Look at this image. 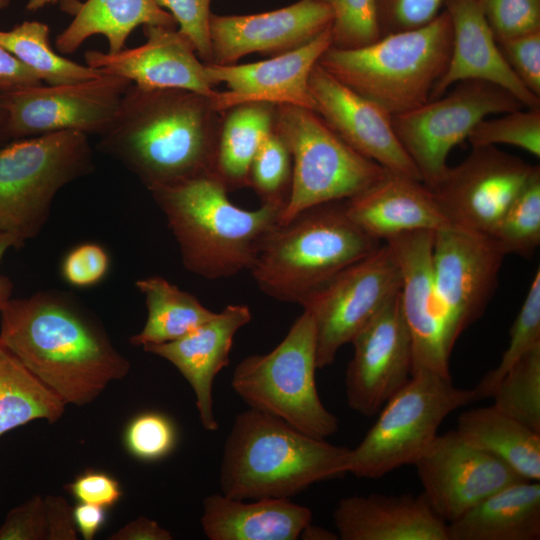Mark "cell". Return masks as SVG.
I'll list each match as a JSON object with an SVG mask.
<instances>
[{"label":"cell","mask_w":540,"mask_h":540,"mask_svg":"<svg viewBox=\"0 0 540 540\" xmlns=\"http://www.w3.org/2000/svg\"><path fill=\"white\" fill-rule=\"evenodd\" d=\"M333 518L342 540H449L448 524L422 493L344 497Z\"/></svg>","instance_id":"484cf974"},{"label":"cell","mask_w":540,"mask_h":540,"mask_svg":"<svg viewBox=\"0 0 540 540\" xmlns=\"http://www.w3.org/2000/svg\"><path fill=\"white\" fill-rule=\"evenodd\" d=\"M332 46L331 26L305 45L272 56L268 60L241 65L206 64L207 73L216 86L225 83L227 90L211 98L221 113L247 102L288 104L314 110L309 77L322 54Z\"/></svg>","instance_id":"44dd1931"},{"label":"cell","mask_w":540,"mask_h":540,"mask_svg":"<svg viewBox=\"0 0 540 540\" xmlns=\"http://www.w3.org/2000/svg\"><path fill=\"white\" fill-rule=\"evenodd\" d=\"M0 314L1 342L66 405L93 402L130 370L99 322L65 293L10 299Z\"/></svg>","instance_id":"6da1fadb"},{"label":"cell","mask_w":540,"mask_h":540,"mask_svg":"<svg viewBox=\"0 0 540 540\" xmlns=\"http://www.w3.org/2000/svg\"><path fill=\"white\" fill-rule=\"evenodd\" d=\"M299 538L303 540H336L339 539V536L328 529L312 525L310 522L304 527Z\"/></svg>","instance_id":"11a10c76"},{"label":"cell","mask_w":540,"mask_h":540,"mask_svg":"<svg viewBox=\"0 0 540 540\" xmlns=\"http://www.w3.org/2000/svg\"><path fill=\"white\" fill-rule=\"evenodd\" d=\"M58 0H30L26 6L29 11H35L44 7L47 4H54Z\"/></svg>","instance_id":"6f0895ef"},{"label":"cell","mask_w":540,"mask_h":540,"mask_svg":"<svg viewBox=\"0 0 540 540\" xmlns=\"http://www.w3.org/2000/svg\"><path fill=\"white\" fill-rule=\"evenodd\" d=\"M525 108L506 89L482 80L456 83L445 97L431 99L391 116L395 134L420 173L433 187L448 169L452 148L467 139L472 128L490 114Z\"/></svg>","instance_id":"8fae6325"},{"label":"cell","mask_w":540,"mask_h":540,"mask_svg":"<svg viewBox=\"0 0 540 540\" xmlns=\"http://www.w3.org/2000/svg\"><path fill=\"white\" fill-rule=\"evenodd\" d=\"M135 286L144 296L147 318L142 330L130 337L134 346L177 340L216 313L203 306L197 297L161 276L141 278Z\"/></svg>","instance_id":"1f68e13d"},{"label":"cell","mask_w":540,"mask_h":540,"mask_svg":"<svg viewBox=\"0 0 540 540\" xmlns=\"http://www.w3.org/2000/svg\"><path fill=\"white\" fill-rule=\"evenodd\" d=\"M171 533L155 520L138 517L109 537L110 540H171Z\"/></svg>","instance_id":"816d5d0a"},{"label":"cell","mask_w":540,"mask_h":540,"mask_svg":"<svg viewBox=\"0 0 540 540\" xmlns=\"http://www.w3.org/2000/svg\"><path fill=\"white\" fill-rule=\"evenodd\" d=\"M496 42L540 30V0H477Z\"/></svg>","instance_id":"b9f144b4"},{"label":"cell","mask_w":540,"mask_h":540,"mask_svg":"<svg viewBox=\"0 0 540 540\" xmlns=\"http://www.w3.org/2000/svg\"><path fill=\"white\" fill-rule=\"evenodd\" d=\"M276 104L247 102L221 112L215 175L228 191L248 187L251 163L274 126Z\"/></svg>","instance_id":"4dcf8cb0"},{"label":"cell","mask_w":540,"mask_h":540,"mask_svg":"<svg viewBox=\"0 0 540 540\" xmlns=\"http://www.w3.org/2000/svg\"><path fill=\"white\" fill-rule=\"evenodd\" d=\"M94 170L88 135L59 131L0 148V234L22 248L45 226L56 194Z\"/></svg>","instance_id":"52a82bcc"},{"label":"cell","mask_w":540,"mask_h":540,"mask_svg":"<svg viewBox=\"0 0 540 540\" xmlns=\"http://www.w3.org/2000/svg\"><path fill=\"white\" fill-rule=\"evenodd\" d=\"M432 510L451 523L494 492L520 480L508 465L456 430L437 434L413 464Z\"/></svg>","instance_id":"2e32d148"},{"label":"cell","mask_w":540,"mask_h":540,"mask_svg":"<svg viewBox=\"0 0 540 540\" xmlns=\"http://www.w3.org/2000/svg\"><path fill=\"white\" fill-rule=\"evenodd\" d=\"M13 239L7 234H0V264L5 253L9 248H13ZM13 284L11 280L0 274V312L11 299Z\"/></svg>","instance_id":"db71d44e"},{"label":"cell","mask_w":540,"mask_h":540,"mask_svg":"<svg viewBox=\"0 0 540 540\" xmlns=\"http://www.w3.org/2000/svg\"><path fill=\"white\" fill-rule=\"evenodd\" d=\"M456 432L471 445L498 458L521 478L540 480V433L493 405L463 412Z\"/></svg>","instance_id":"f546056e"},{"label":"cell","mask_w":540,"mask_h":540,"mask_svg":"<svg viewBox=\"0 0 540 540\" xmlns=\"http://www.w3.org/2000/svg\"><path fill=\"white\" fill-rule=\"evenodd\" d=\"M74 15L55 39L62 54L74 53L86 39L98 34L107 39L108 53H117L140 25L177 27L173 16L155 0H86L75 7Z\"/></svg>","instance_id":"f1b7e54d"},{"label":"cell","mask_w":540,"mask_h":540,"mask_svg":"<svg viewBox=\"0 0 540 540\" xmlns=\"http://www.w3.org/2000/svg\"><path fill=\"white\" fill-rule=\"evenodd\" d=\"M292 183V159L283 139L273 130L259 147L250 167L249 185L261 204L285 207Z\"/></svg>","instance_id":"74e56055"},{"label":"cell","mask_w":540,"mask_h":540,"mask_svg":"<svg viewBox=\"0 0 540 540\" xmlns=\"http://www.w3.org/2000/svg\"><path fill=\"white\" fill-rule=\"evenodd\" d=\"M351 344L354 353L345 372L347 403L372 417L412 375V340L399 293Z\"/></svg>","instance_id":"ac0fdd59"},{"label":"cell","mask_w":540,"mask_h":540,"mask_svg":"<svg viewBox=\"0 0 540 540\" xmlns=\"http://www.w3.org/2000/svg\"><path fill=\"white\" fill-rule=\"evenodd\" d=\"M350 449L312 437L249 408L224 443L221 493L232 498H290L314 483L348 473Z\"/></svg>","instance_id":"277c9868"},{"label":"cell","mask_w":540,"mask_h":540,"mask_svg":"<svg viewBox=\"0 0 540 540\" xmlns=\"http://www.w3.org/2000/svg\"><path fill=\"white\" fill-rule=\"evenodd\" d=\"M446 0H375L381 36L422 27L434 20Z\"/></svg>","instance_id":"ee69618b"},{"label":"cell","mask_w":540,"mask_h":540,"mask_svg":"<svg viewBox=\"0 0 540 540\" xmlns=\"http://www.w3.org/2000/svg\"><path fill=\"white\" fill-rule=\"evenodd\" d=\"M220 123L221 113L208 96L131 83L97 148L150 191L215 174Z\"/></svg>","instance_id":"7a4b0ae2"},{"label":"cell","mask_w":540,"mask_h":540,"mask_svg":"<svg viewBox=\"0 0 540 540\" xmlns=\"http://www.w3.org/2000/svg\"><path fill=\"white\" fill-rule=\"evenodd\" d=\"M177 431L172 420L159 412H144L133 417L125 427L123 442L133 457L157 461L172 452Z\"/></svg>","instance_id":"60d3db41"},{"label":"cell","mask_w":540,"mask_h":540,"mask_svg":"<svg viewBox=\"0 0 540 540\" xmlns=\"http://www.w3.org/2000/svg\"><path fill=\"white\" fill-rule=\"evenodd\" d=\"M505 61L533 94L540 97V30L497 42Z\"/></svg>","instance_id":"bcb514c9"},{"label":"cell","mask_w":540,"mask_h":540,"mask_svg":"<svg viewBox=\"0 0 540 540\" xmlns=\"http://www.w3.org/2000/svg\"><path fill=\"white\" fill-rule=\"evenodd\" d=\"M471 147L499 144L521 148L540 156V108L518 109L494 119H483L470 131Z\"/></svg>","instance_id":"f35d334b"},{"label":"cell","mask_w":540,"mask_h":540,"mask_svg":"<svg viewBox=\"0 0 540 540\" xmlns=\"http://www.w3.org/2000/svg\"><path fill=\"white\" fill-rule=\"evenodd\" d=\"M144 44L117 53L87 50L86 65L145 89H184L212 98L217 91L190 40L174 27L145 25Z\"/></svg>","instance_id":"7402d4cb"},{"label":"cell","mask_w":540,"mask_h":540,"mask_svg":"<svg viewBox=\"0 0 540 540\" xmlns=\"http://www.w3.org/2000/svg\"><path fill=\"white\" fill-rule=\"evenodd\" d=\"M8 140H11L8 130V112L4 96L3 94H0V148L3 147Z\"/></svg>","instance_id":"9f6ffc18"},{"label":"cell","mask_w":540,"mask_h":540,"mask_svg":"<svg viewBox=\"0 0 540 540\" xmlns=\"http://www.w3.org/2000/svg\"><path fill=\"white\" fill-rule=\"evenodd\" d=\"M325 0H299L289 6L249 15L210 17L212 62L232 65L252 54L276 56L310 42L331 26Z\"/></svg>","instance_id":"d6986e66"},{"label":"cell","mask_w":540,"mask_h":540,"mask_svg":"<svg viewBox=\"0 0 540 540\" xmlns=\"http://www.w3.org/2000/svg\"><path fill=\"white\" fill-rule=\"evenodd\" d=\"M274 130L292 159V183L280 224L312 207L350 199L386 169L346 144L311 109L276 105Z\"/></svg>","instance_id":"9c48e42d"},{"label":"cell","mask_w":540,"mask_h":540,"mask_svg":"<svg viewBox=\"0 0 540 540\" xmlns=\"http://www.w3.org/2000/svg\"><path fill=\"white\" fill-rule=\"evenodd\" d=\"M0 46L8 50L46 85H61L92 79L100 70L81 65L56 53L49 42V27L24 21L9 31L0 30Z\"/></svg>","instance_id":"836d02e7"},{"label":"cell","mask_w":540,"mask_h":540,"mask_svg":"<svg viewBox=\"0 0 540 540\" xmlns=\"http://www.w3.org/2000/svg\"><path fill=\"white\" fill-rule=\"evenodd\" d=\"M505 256L490 235L453 225L434 232V287L453 347L486 310Z\"/></svg>","instance_id":"4fadbf2b"},{"label":"cell","mask_w":540,"mask_h":540,"mask_svg":"<svg viewBox=\"0 0 540 540\" xmlns=\"http://www.w3.org/2000/svg\"><path fill=\"white\" fill-rule=\"evenodd\" d=\"M73 517L81 536L85 540H92L106 521V508L78 502L73 507Z\"/></svg>","instance_id":"f5cc1de1"},{"label":"cell","mask_w":540,"mask_h":540,"mask_svg":"<svg viewBox=\"0 0 540 540\" xmlns=\"http://www.w3.org/2000/svg\"><path fill=\"white\" fill-rule=\"evenodd\" d=\"M44 497L33 496L13 508L0 526V540H47Z\"/></svg>","instance_id":"7dc6e473"},{"label":"cell","mask_w":540,"mask_h":540,"mask_svg":"<svg viewBox=\"0 0 540 540\" xmlns=\"http://www.w3.org/2000/svg\"><path fill=\"white\" fill-rule=\"evenodd\" d=\"M538 168L496 146L472 147L429 189L451 225L491 235Z\"/></svg>","instance_id":"9a60e30c"},{"label":"cell","mask_w":540,"mask_h":540,"mask_svg":"<svg viewBox=\"0 0 540 540\" xmlns=\"http://www.w3.org/2000/svg\"><path fill=\"white\" fill-rule=\"evenodd\" d=\"M452 40V23L444 9L422 27L383 35L363 47L331 46L318 64L393 116L430 99L448 66Z\"/></svg>","instance_id":"8992f818"},{"label":"cell","mask_w":540,"mask_h":540,"mask_svg":"<svg viewBox=\"0 0 540 540\" xmlns=\"http://www.w3.org/2000/svg\"><path fill=\"white\" fill-rule=\"evenodd\" d=\"M474 401V390L454 386L451 378L426 370L413 373L379 410L362 441L350 449L348 473L378 479L413 465L448 415Z\"/></svg>","instance_id":"30bf717a"},{"label":"cell","mask_w":540,"mask_h":540,"mask_svg":"<svg viewBox=\"0 0 540 540\" xmlns=\"http://www.w3.org/2000/svg\"><path fill=\"white\" fill-rule=\"evenodd\" d=\"M65 407L0 340V436L33 420L54 423Z\"/></svg>","instance_id":"d6a6232c"},{"label":"cell","mask_w":540,"mask_h":540,"mask_svg":"<svg viewBox=\"0 0 540 540\" xmlns=\"http://www.w3.org/2000/svg\"><path fill=\"white\" fill-rule=\"evenodd\" d=\"M65 489L78 502L95 504L105 508L115 505L122 497L120 483L109 473L87 469L77 475Z\"/></svg>","instance_id":"c3c4849f"},{"label":"cell","mask_w":540,"mask_h":540,"mask_svg":"<svg viewBox=\"0 0 540 540\" xmlns=\"http://www.w3.org/2000/svg\"><path fill=\"white\" fill-rule=\"evenodd\" d=\"M449 540H539L540 483L520 480L448 524Z\"/></svg>","instance_id":"83f0119b"},{"label":"cell","mask_w":540,"mask_h":540,"mask_svg":"<svg viewBox=\"0 0 540 540\" xmlns=\"http://www.w3.org/2000/svg\"><path fill=\"white\" fill-rule=\"evenodd\" d=\"M433 236L432 231H414L385 243L400 270L399 301L412 340V374L426 370L451 378L454 347L434 287Z\"/></svg>","instance_id":"e0dca14e"},{"label":"cell","mask_w":540,"mask_h":540,"mask_svg":"<svg viewBox=\"0 0 540 540\" xmlns=\"http://www.w3.org/2000/svg\"><path fill=\"white\" fill-rule=\"evenodd\" d=\"M491 397L495 408L540 433V345L505 373Z\"/></svg>","instance_id":"e575fe53"},{"label":"cell","mask_w":540,"mask_h":540,"mask_svg":"<svg viewBox=\"0 0 540 540\" xmlns=\"http://www.w3.org/2000/svg\"><path fill=\"white\" fill-rule=\"evenodd\" d=\"M131 84L125 77H98L61 85H38L3 94L12 140L59 131L101 136L111 125Z\"/></svg>","instance_id":"5bb4252c"},{"label":"cell","mask_w":540,"mask_h":540,"mask_svg":"<svg viewBox=\"0 0 540 540\" xmlns=\"http://www.w3.org/2000/svg\"><path fill=\"white\" fill-rule=\"evenodd\" d=\"M343 207L361 230L378 241L451 226L422 181L388 170L369 188L344 200Z\"/></svg>","instance_id":"d4e9b609"},{"label":"cell","mask_w":540,"mask_h":540,"mask_svg":"<svg viewBox=\"0 0 540 540\" xmlns=\"http://www.w3.org/2000/svg\"><path fill=\"white\" fill-rule=\"evenodd\" d=\"M8 4L9 0H0V9L5 8Z\"/></svg>","instance_id":"680465c9"},{"label":"cell","mask_w":540,"mask_h":540,"mask_svg":"<svg viewBox=\"0 0 540 540\" xmlns=\"http://www.w3.org/2000/svg\"><path fill=\"white\" fill-rule=\"evenodd\" d=\"M252 319L246 304H229L185 336L142 347L145 352L170 362L193 389L201 425L215 432L219 424L213 408V384L229 364L235 334Z\"/></svg>","instance_id":"603a6c76"},{"label":"cell","mask_w":540,"mask_h":540,"mask_svg":"<svg viewBox=\"0 0 540 540\" xmlns=\"http://www.w3.org/2000/svg\"><path fill=\"white\" fill-rule=\"evenodd\" d=\"M314 111L352 149L384 169L422 181L398 140L391 115L357 94L318 63L309 77Z\"/></svg>","instance_id":"ffe728a7"},{"label":"cell","mask_w":540,"mask_h":540,"mask_svg":"<svg viewBox=\"0 0 540 540\" xmlns=\"http://www.w3.org/2000/svg\"><path fill=\"white\" fill-rule=\"evenodd\" d=\"M540 345V270L537 269L509 332L500 362L473 388L476 401L491 397L505 373L534 347Z\"/></svg>","instance_id":"8d00e7d4"},{"label":"cell","mask_w":540,"mask_h":540,"mask_svg":"<svg viewBox=\"0 0 540 540\" xmlns=\"http://www.w3.org/2000/svg\"><path fill=\"white\" fill-rule=\"evenodd\" d=\"M505 255L530 257L540 244V168L513 200L490 235Z\"/></svg>","instance_id":"d590c367"},{"label":"cell","mask_w":540,"mask_h":540,"mask_svg":"<svg viewBox=\"0 0 540 540\" xmlns=\"http://www.w3.org/2000/svg\"><path fill=\"white\" fill-rule=\"evenodd\" d=\"M400 287L398 264L385 243L311 293L300 306L314 320L317 368L331 365L340 348L352 342Z\"/></svg>","instance_id":"7c38bea8"},{"label":"cell","mask_w":540,"mask_h":540,"mask_svg":"<svg viewBox=\"0 0 540 540\" xmlns=\"http://www.w3.org/2000/svg\"><path fill=\"white\" fill-rule=\"evenodd\" d=\"M179 247L184 267L209 280L250 270L266 235L279 224L283 207L233 204L215 174L149 191Z\"/></svg>","instance_id":"3957f363"},{"label":"cell","mask_w":540,"mask_h":540,"mask_svg":"<svg viewBox=\"0 0 540 540\" xmlns=\"http://www.w3.org/2000/svg\"><path fill=\"white\" fill-rule=\"evenodd\" d=\"M380 245L348 217L343 203L332 202L275 226L263 239L249 271L267 296L301 305Z\"/></svg>","instance_id":"5b68a950"},{"label":"cell","mask_w":540,"mask_h":540,"mask_svg":"<svg viewBox=\"0 0 540 540\" xmlns=\"http://www.w3.org/2000/svg\"><path fill=\"white\" fill-rule=\"evenodd\" d=\"M47 524V540H76L77 527L73 517V508L61 496L44 497Z\"/></svg>","instance_id":"681fc988"},{"label":"cell","mask_w":540,"mask_h":540,"mask_svg":"<svg viewBox=\"0 0 540 540\" xmlns=\"http://www.w3.org/2000/svg\"><path fill=\"white\" fill-rule=\"evenodd\" d=\"M316 369L315 324L303 310L273 350L248 356L235 367L231 386L251 409L326 439L338 431L339 421L319 397Z\"/></svg>","instance_id":"ba28073f"},{"label":"cell","mask_w":540,"mask_h":540,"mask_svg":"<svg viewBox=\"0 0 540 540\" xmlns=\"http://www.w3.org/2000/svg\"><path fill=\"white\" fill-rule=\"evenodd\" d=\"M453 31L451 56L430 98L436 99L453 84L482 80L515 96L525 108H540V97L530 92L502 56L477 0H446Z\"/></svg>","instance_id":"cb8c5ba5"},{"label":"cell","mask_w":540,"mask_h":540,"mask_svg":"<svg viewBox=\"0 0 540 540\" xmlns=\"http://www.w3.org/2000/svg\"><path fill=\"white\" fill-rule=\"evenodd\" d=\"M109 269V254L104 247L93 242L75 246L61 263L62 278L77 288L97 285L107 276Z\"/></svg>","instance_id":"f6af8a7d"},{"label":"cell","mask_w":540,"mask_h":540,"mask_svg":"<svg viewBox=\"0 0 540 540\" xmlns=\"http://www.w3.org/2000/svg\"><path fill=\"white\" fill-rule=\"evenodd\" d=\"M201 525L210 540H296L312 512L288 498L252 502L212 494L203 500Z\"/></svg>","instance_id":"4316f807"},{"label":"cell","mask_w":540,"mask_h":540,"mask_svg":"<svg viewBox=\"0 0 540 540\" xmlns=\"http://www.w3.org/2000/svg\"><path fill=\"white\" fill-rule=\"evenodd\" d=\"M333 14L332 46L353 49L381 37L375 0H325Z\"/></svg>","instance_id":"ab89813d"},{"label":"cell","mask_w":540,"mask_h":540,"mask_svg":"<svg viewBox=\"0 0 540 540\" xmlns=\"http://www.w3.org/2000/svg\"><path fill=\"white\" fill-rule=\"evenodd\" d=\"M173 16L178 31L186 36L199 59L211 64L210 11L211 0H155Z\"/></svg>","instance_id":"7bdbcfd3"},{"label":"cell","mask_w":540,"mask_h":540,"mask_svg":"<svg viewBox=\"0 0 540 540\" xmlns=\"http://www.w3.org/2000/svg\"><path fill=\"white\" fill-rule=\"evenodd\" d=\"M43 84L37 75L0 46V94Z\"/></svg>","instance_id":"f907efd6"}]
</instances>
